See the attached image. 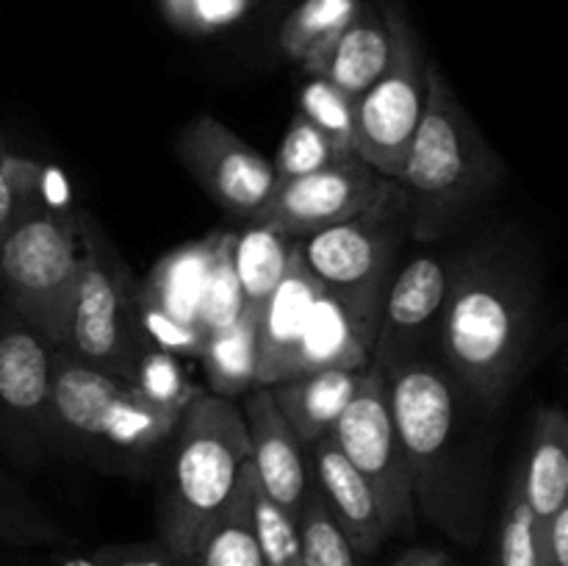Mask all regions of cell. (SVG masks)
<instances>
[{"mask_svg": "<svg viewBox=\"0 0 568 566\" xmlns=\"http://www.w3.org/2000/svg\"><path fill=\"white\" fill-rule=\"evenodd\" d=\"M394 427L414 472L416 508L447 536L469 542L475 522L453 472L455 397L447 375L430 361L403 358L381 370Z\"/></svg>", "mask_w": 568, "mask_h": 566, "instance_id": "obj_4", "label": "cell"}, {"mask_svg": "<svg viewBox=\"0 0 568 566\" xmlns=\"http://www.w3.org/2000/svg\"><path fill=\"white\" fill-rule=\"evenodd\" d=\"M532 311L516 266L497 255L464 261L444 305V353L477 397L494 403L514 386L530 350Z\"/></svg>", "mask_w": 568, "mask_h": 566, "instance_id": "obj_1", "label": "cell"}, {"mask_svg": "<svg viewBox=\"0 0 568 566\" xmlns=\"http://www.w3.org/2000/svg\"><path fill=\"white\" fill-rule=\"evenodd\" d=\"M388 31V64L355 100V155L399 181L427 98V59L399 0H381Z\"/></svg>", "mask_w": 568, "mask_h": 566, "instance_id": "obj_7", "label": "cell"}, {"mask_svg": "<svg viewBox=\"0 0 568 566\" xmlns=\"http://www.w3.org/2000/svg\"><path fill=\"white\" fill-rule=\"evenodd\" d=\"M449 286L453 281L447 266L430 255H419L399 270L381 305L375 353H372L375 370L397 364L399 350L408 344V338L422 331L438 311H444Z\"/></svg>", "mask_w": 568, "mask_h": 566, "instance_id": "obj_15", "label": "cell"}, {"mask_svg": "<svg viewBox=\"0 0 568 566\" xmlns=\"http://www.w3.org/2000/svg\"><path fill=\"white\" fill-rule=\"evenodd\" d=\"M33 178H37V170L31 164L11 159L0 148V239L20 220L22 211L33 203Z\"/></svg>", "mask_w": 568, "mask_h": 566, "instance_id": "obj_35", "label": "cell"}, {"mask_svg": "<svg viewBox=\"0 0 568 566\" xmlns=\"http://www.w3.org/2000/svg\"><path fill=\"white\" fill-rule=\"evenodd\" d=\"M331 438L375 492L386 536L408 533L416 519L414 472L394 427L386 377L381 370L369 366L361 372L358 388L342 416L333 422Z\"/></svg>", "mask_w": 568, "mask_h": 566, "instance_id": "obj_9", "label": "cell"}, {"mask_svg": "<svg viewBox=\"0 0 568 566\" xmlns=\"http://www.w3.org/2000/svg\"><path fill=\"white\" fill-rule=\"evenodd\" d=\"M253 519L264 566H303V542L294 516L277 508L255 483Z\"/></svg>", "mask_w": 568, "mask_h": 566, "instance_id": "obj_32", "label": "cell"}, {"mask_svg": "<svg viewBox=\"0 0 568 566\" xmlns=\"http://www.w3.org/2000/svg\"><path fill=\"white\" fill-rule=\"evenodd\" d=\"M220 233L200 239L194 244H183L175 253L164 255L159 264L150 270L148 281L139 283V294L148 297L155 309L164 311L181 325L197 327L200 303H203L205 281H209L211 261H214V247Z\"/></svg>", "mask_w": 568, "mask_h": 566, "instance_id": "obj_21", "label": "cell"}, {"mask_svg": "<svg viewBox=\"0 0 568 566\" xmlns=\"http://www.w3.org/2000/svg\"><path fill=\"white\" fill-rule=\"evenodd\" d=\"M258 311L244 309L231 327L211 333L197 358L203 361L211 394L233 400L255 386V358H258Z\"/></svg>", "mask_w": 568, "mask_h": 566, "instance_id": "obj_24", "label": "cell"}, {"mask_svg": "<svg viewBox=\"0 0 568 566\" xmlns=\"http://www.w3.org/2000/svg\"><path fill=\"white\" fill-rule=\"evenodd\" d=\"M37 331L20 322L0 327V411L20 420L50 414L53 355Z\"/></svg>", "mask_w": 568, "mask_h": 566, "instance_id": "obj_18", "label": "cell"}, {"mask_svg": "<svg viewBox=\"0 0 568 566\" xmlns=\"http://www.w3.org/2000/svg\"><path fill=\"white\" fill-rule=\"evenodd\" d=\"M253 464H244L236 492L200 536L189 566H264L253 519Z\"/></svg>", "mask_w": 568, "mask_h": 566, "instance_id": "obj_22", "label": "cell"}, {"mask_svg": "<svg viewBox=\"0 0 568 566\" xmlns=\"http://www.w3.org/2000/svg\"><path fill=\"white\" fill-rule=\"evenodd\" d=\"M405 211L408 194L403 183L381 175L358 155H349L314 175L277 183L275 194L255 220L281 228L292 239H303L361 216L399 220Z\"/></svg>", "mask_w": 568, "mask_h": 566, "instance_id": "obj_10", "label": "cell"}, {"mask_svg": "<svg viewBox=\"0 0 568 566\" xmlns=\"http://www.w3.org/2000/svg\"><path fill=\"white\" fill-rule=\"evenodd\" d=\"M497 566H544L536 516L525 499L521 475L514 477L505 499V514L497 533Z\"/></svg>", "mask_w": 568, "mask_h": 566, "instance_id": "obj_31", "label": "cell"}, {"mask_svg": "<svg viewBox=\"0 0 568 566\" xmlns=\"http://www.w3.org/2000/svg\"><path fill=\"white\" fill-rule=\"evenodd\" d=\"M50 416L72 436L98 438L120 449L155 447L172 436L181 414L153 403L133 381L55 353Z\"/></svg>", "mask_w": 568, "mask_h": 566, "instance_id": "obj_8", "label": "cell"}, {"mask_svg": "<svg viewBox=\"0 0 568 566\" xmlns=\"http://www.w3.org/2000/svg\"><path fill=\"white\" fill-rule=\"evenodd\" d=\"M361 0H303L281 28V50L303 67L314 64L349 26Z\"/></svg>", "mask_w": 568, "mask_h": 566, "instance_id": "obj_25", "label": "cell"}, {"mask_svg": "<svg viewBox=\"0 0 568 566\" xmlns=\"http://www.w3.org/2000/svg\"><path fill=\"white\" fill-rule=\"evenodd\" d=\"M383 300L353 297L322 286L281 370V381L322 370H369Z\"/></svg>", "mask_w": 568, "mask_h": 566, "instance_id": "obj_13", "label": "cell"}, {"mask_svg": "<svg viewBox=\"0 0 568 566\" xmlns=\"http://www.w3.org/2000/svg\"><path fill=\"white\" fill-rule=\"evenodd\" d=\"M70 538L59 519L44 511L9 472L0 469V542L11 547H42Z\"/></svg>", "mask_w": 568, "mask_h": 566, "instance_id": "obj_26", "label": "cell"}, {"mask_svg": "<svg viewBox=\"0 0 568 566\" xmlns=\"http://www.w3.org/2000/svg\"><path fill=\"white\" fill-rule=\"evenodd\" d=\"M349 155L355 153L338 150L320 128L311 125L303 114H297L292 120V125H288L281 148H277L272 170H275L277 183H286L294 181V178H305L327 170V166L338 164V161L349 159Z\"/></svg>", "mask_w": 568, "mask_h": 566, "instance_id": "obj_29", "label": "cell"}, {"mask_svg": "<svg viewBox=\"0 0 568 566\" xmlns=\"http://www.w3.org/2000/svg\"><path fill=\"white\" fill-rule=\"evenodd\" d=\"M314 461H311V477H314L316 492L325 499L327 511L342 527L347 542L353 544L361 558H372L386 542V527H383L377 497L366 477L344 458L342 449L325 433L311 444Z\"/></svg>", "mask_w": 568, "mask_h": 566, "instance_id": "obj_16", "label": "cell"}, {"mask_svg": "<svg viewBox=\"0 0 568 566\" xmlns=\"http://www.w3.org/2000/svg\"><path fill=\"white\" fill-rule=\"evenodd\" d=\"M81 272L70 305L64 353L94 370L131 381L148 347L136 316V283L98 222L78 216Z\"/></svg>", "mask_w": 568, "mask_h": 566, "instance_id": "obj_6", "label": "cell"}, {"mask_svg": "<svg viewBox=\"0 0 568 566\" xmlns=\"http://www.w3.org/2000/svg\"><path fill=\"white\" fill-rule=\"evenodd\" d=\"M244 314L242 286H239L236 266H233V233H220L211 261L209 281H205L203 303H200L197 327L205 338L231 327Z\"/></svg>", "mask_w": 568, "mask_h": 566, "instance_id": "obj_28", "label": "cell"}, {"mask_svg": "<svg viewBox=\"0 0 568 566\" xmlns=\"http://www.w3.org/2000/svg\"><path fill=\"white\" fill-rule=\"evenodd\" d=\"M383 216L338 222L297 239L303 264L322 286L353 297L383 300L399 233Z\"/></svg>", "mask_w": 568, "mask_h": 566, "instance_id": "obj_12", "label": "cell"}, {"mask_svg": "<svg viewBox=\"0 0 568 566\" xmlns=\"http://www.w3.org/2000/svg\"><path fill=\"white\" fill-rule=\"evenodd\" d=\"M503 175V164L469 120L444 72L427 61V98L399 183L414 209V231L430 239Z\"/></svg>", "mask_w": 568, "mask_h": 566, "instance_id": "obj_2", "label": "cell"}, {"mask_svg": "<svg viewBox=\"0 0 568 566\" xmlns=\"http://www.w3.org/2000/svg\"><path fill=\"white\" fill-rule=\"evenodd\" d=\"M458 566H460V564H458Z\"/></svg>", "mask_w": 568, "mask_h": 566, "instance_id": "obj_39", "label": "cell"}, {"mask_svg": "<svg viewBox=\"0 0 568 566\" xmlns=\"http://www.w3.org/2000/svg\"><path fill=\"white\" fill-rule=\"evenodd\" d=\"M521 488L536 522H547L568 505V420L564 408H541L532 425Z\"/></svg>", "mask_w": 568, "mask_h": 566, "instance_id": "obj_20", "label": "cell"}, {"mask_svg": "<svg viewBox=\"0 0 568 566\" xmlns=\"http://www.w3.org/2000/svg\"><path fill=\"white\" fill-rule=\"evenodd\" d=\"M392 566H458L449 553L436 547H414V549H405Z\"/></svg>", "mask_w": 568, "mask_h": 566, "instance_id": "obj_37", "label": "cell"}, {"mask_svg": "<svg viewBox=\"0 0 568 566\" xmlns=\"http://www.w3.org/2000/svg\"><path fill=\"white\" fill-rule=\"evenodd\" d=\"M131 381L136 383L153 403L178 411V414H183V411L189 408V403L200 394V388H194L192 383L183 377L175 355L164 353V350L153 347V344H148V347L142 350Z\"/></svg>", "mask_w": 568, "mask_h": 566, "instance_id": "obj_33", "label": "cell"}, {"mask_svg": "<svg viewBox=\"0 0 568 566\" xmlns=\"http://www.w3.org/2000/svg\"><path fill=\"white\" fill-rule=\"evenodd\" d=\"M178 153L200 186L244 220H255L277 189L272 161L209 114L183 128Z\"/></svg>", "mask_w": 568, "mask_h": 566, "instance_id": "obj_11", "label": "cell"}, {"mask_svg": "<svg viewBox=\"0 0 568 566\" xmlns=\"http://www.w3.org/2000/svg\"><path fill=\"white\" fill-rule=\"evenodd\" d=\"M297 527L303 542V566H364L361 560L366 558H361L347 542L314 483L297 514Z\"/></svg>", "mask_w": 568, "mask_h": 566, "instance_id": "obj_27", "label": "cell"}, {"mask_svg": "<svg viewBox=\"0 0 568 566\" xmlns=\"http://www.w3.org/2000/svg\"><path fill=\"white\" fill-rule=\"evenodd\" d=\"M364 370H322L270 386L272 400L303 447L331 433L358 388Z\"/></svg>", "mask_w": 568, "mask_h": 566, "instance_id": "obj_19", "label": "cell"}, {"mask_svg": "<svg viewBox=\"0 0 568 566\" xmlns=\"http://www.w3.org/2000/svg\"><path fill=\"white\" fill-rule=\"evenodd\" d=\"M297 114L320 128L338 150L355 153V100L320 75H308L297 94Z\"/></svg>", "mask_w": 568, "mask_h": 566, "instance_id": "obj_30", "label": "cell"}, {"mask_svg": "<svg viewBox=\"0 0 568 566\" xmlns=\"http://www.w3.org/2000/svg\"><path fill=\"white\" fill-rule=\"evenodd\" d=\"M250 461L244 416L233 400L200 392L181 414L161 508V544L189 566L200 536L236 492Z\"/></svg>", "mask_w": 568, "mask_h": 566, "instance_id": "obj_3", "label": "cell"}, {"mask_svg": "<svg viewBox=\"0 0 568 566\" xmlns=\"http://www.w3.org/2000/svg\"><path fill=\"white\" fill-rule=\"evenodd\" d=\"M294 242L297 239L261 220H250V228L233 233V266L244 309L258 311L270 300L292 264Z\"/></svg>", "mask_w": 568, "mask_h": 566, "instance_id": "obj_23", "label": "cell"}, {"mask_svg": "<svg viewBox=\"0 0 568 566\" xmlns=\"http://www.w3.org/2000/svg\"><path fill=\"white\" fill-rule=\"evenodd\" d=\"M81 272L78 222L28 205L0 239V277L17 320L50 347H64L70 305Z\"/></svg>", "mask_w": 568, "mask_h": 566, "instance_id": "obj_5", "label": "cell"}, {"mask_svg": "<svg viewBox=\"0 0 568 566\" xmlns=\"http://www.w3.org/2000/svg\"><path fill=\"white\" fill-rule=\"evenodd\" d=\"M98 566H186L164 544H133V547H105L94 555Z\"/></svg>", "mask_w": 568, "mask_h": 566, "instance_id": "obj_36", "label": "cell"}, {"mask_svg": "<svg viewBox=\"0 0 568 566\" xmlns=\"http://www.w3.org/2000/svg\"><path fill=\"white\" fill-rule=\"evenodd\" d=\"M61 566H98L92 558H67Z\"/></svg>", "mask_w": 568, "mask_h": 566, "instance_id": "obj_38", "label": "cell"}, {"mask_svg": "<svg viewBox=\"0 0 568 566\" xmlns=\"http://www.w3.org/2000/svg\"><path fill=\"white\" fill-rule=\"evenodd\" d=\"M242 416L247 425L250 464H253L258 488L277 508L297 519L314 477H311L303 444L297 442L292 427L277 411L270 386L250 388Z\"/></svg>", "mask_w": 568, "mask_h": 566, "instance_id": "obj_14", "label": "cell"}, {"mask_svg": "<svg viewBox=\"0 0 568 566\" xmlns=\"http://www.w3.org/2000/svg\"><path fill=\"white\" fill-rule=\"evenodd\" d=\"M247 3L250 0H164L170 20L197 33L231 26L244 14Z\"/></svg>", "mask_w": 568, "mask_h": 566, "instance_id": "obj_34", "label": "cell"}, {"mask_svg": "<svg viewBox=\"0 0 568 566\" xmlns=\"http://www.w3.org/2000/svg\"><path fill=\"white\" fill-rule=\"evenodd\" d=\"M388 31L381 6L361 3L349 26L338 33L336 42L305 67L308 75H320L342 89L347 98L358 100L381 78L388 64Z\"/></svg>", "mask_w": 568, "mask_h": 566, "instance_id": "obj_17", "label": "cell"}]
</instances>
